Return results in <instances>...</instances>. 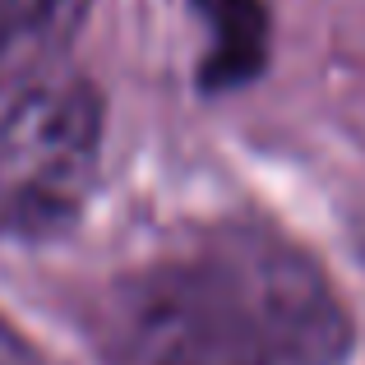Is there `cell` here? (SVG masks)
I'll return each mask as SVG.
<instances>
[{"label": "cell", "instance_id": "6", "mask_svg": "<svg viewBox=\"0 0 365 365\" xmlns=\"http://www.w3.org/2000/svg\"><path fill=\"white\" fill-rule=\"evenodd\" d=\"M0 365H42L37 351H33V342H28L9 319H0Z\"/></svg>", "mask_w": 365, "mask_h": 365}, {"label": "cell", "instance_id": "2", "mask_svg": "<svg viewBox=\"0 0 365 365\" xmlns=\"http://www.w3.org/2000/svg\"><path fill=\"white\" fill-rule=\"evenodd\" d=\"M107 365H277L241 287L208 250L107 287L98 310Z\"/></svg>", "mask_w": 365, "mask_h": 365}, {"label": "cell", "instance_id": "5", "mask_svg": "<svg viewBox=\"0 0 365 365\" xmlns=\"http://www.w3.org/2000/svg\"><path fill=\"white\" fill-rule=\"evenodd\" d=\"M88 14V0H0V79L19 56H42L61 46Z\"/></svg>", "mask_w": 365, "mask_h": 365}, {"label": "cell", "instance_id": "1", "mask_svg": "<svg viewBox=\"0 0 365 365\" xmlns=\"http://www.w3.org/2000/svg\"><path fill=\"white\" fill-rule=\"evenodd\" d=\"M107 102L83 70L0 79V241H46L88 208Z\"/></svg>", "mask_w": 365, "mask_h": 365}, {"label": "cell", "instance_id": "3", "mask_svg": "<svg viewBox=\"0 0 365 365\" xmlns=\"http://www.w3.org/2000/svg\"><path fill=\"white\" fill-rule=\"evenodd\" d=\"M204 250L232 273L259 329L273 342L277 365H342L356 342L342 296L305 250L268 227H217Z\"/></svg>", "mask_w": 365, "mask_h": 365}, {"label": "cell", "instance_id": "4", "mask_svg": "<svg viewBox=\"0 0 365 365\" xmlns=\"http://www.w3.org/2000/svg\"><path fill=\"white\" fill-rule=\"evenodd\" d=\"M208 28L199 56V93H236L255 83L273 61V14L268 0H190Z\"/></svg>", "mask_w": 365, "mask_h": 365}]
</instances>
